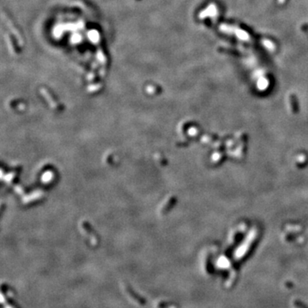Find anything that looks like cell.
<instances>
[{
  "mask_svg": "<svg viewBox=\"0 0 308 308\" xmlns=\"http://www.w3.org/2000/svg\"><path fill=\"white\" fill-rule=\"evenodd\" d=\"M124 292L128 296V298L129 299V300L134 303L135 305H139V306H143L146 305V300L143 298H141L138 294L134 291L133 289H131V287L129 286H124Z\"/></svg>",
  "mask_w": 308,
  "mask_h": 308,
  "instance_id": "6da1fadb",
  "label": "cell"
},
{
  "mask_svg": "<svg viewBox=\"0 0 308 308\" xmlns=\"http://www.w3.org/2000/svg\"><path fill=\"white\" fill-rule=\"evenodd\" d=\"M294 305H295V307L296 308H308L306 305H304L302 302L299 301V300H295V301H294Z\"/></svg>",
  "mask_w": 308,
  "mask_h": 308,
  "instance_id": "7a4b0ae2",
  "label": "cell"
}]
</instances>
